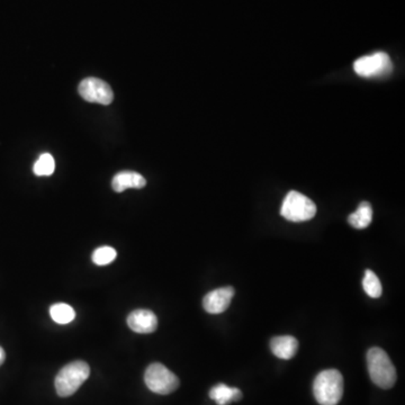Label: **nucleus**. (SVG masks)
Masks as SVG:
<instances>
[{
  "label": "nucleus",
  "mask_w": 405,
  "mask_h": 405,
  "mask_svg": "<svg viewBox=\"0 0 405 405\" xmlns=\"http://www.w3.org/2000/svg\"><path fill=\"white\" fill-rule=\"evenodd\" d=\"M234 296V287H222L210 291L203 300L205 311L210 314H221L228 310Z\"/></svg>",
  "instance_id": "nucleus-8"
},
{
  "label": "nucleus",
  "mask_w": 405,
  "mask_h": 405,
  "mask_svg": "<svg viewBox=\"0 0 405 405\" xmlns=\"http://www.w3.org/2000/svg\"><path fill=\"white\" fill-rule=\"evenodd\" d=\"M54 169H56V161L50 153H43V155H40L36 165L33 167V171L40 177L52 175Z\"/></svg>",
  "instance_id": "nucleus-16"
},
{
  "label": "nucleus",
  "mask_w": 405,
  "mask_h": 405,
  "mask_svg": "<svg viewBox=\"0 0 405 405\" xmlns=\"http://www.w3.org/2000/svg\"><path fill=\"white\" fill-rule=\"evenodd\" d=\"M50 315L58 324L70 323L76 318L75 310L66 303L53 304L50 307Z\"/></svg>",
  "instance_id": "nucleus-14"
},
{
  "label": "nucleus",
  "mask_w": 405,
  "mask_h": 405,
  "mask_svg": "<svg viewBox=\"0 0 405 405\" xmlns=\"http://www.w3.org/2000/svg\"><path fill=\"white\" fill-rule=\"evenodd\" d=\"M91 375V368L87 362L76 360L66 365L58 375L54 385L59 397H68L76 393L79 388L87 381Z\"/></svg>",
  "instance_id": "nucleus-3"
},
{
  "label": "nucleus",
  "mask_w": 405,
  "mask_h": 405,
  "mask_svg": "<svg viewBox=\"0 0 405 405\" xmlns=\"http://www.w3.org/2000/svg\"><path fill=\"white\" fill-rule=\"evenodd\" d=\"M353 69L358 76L364 78H379L391 72L393 64L386 53L377 52L357 59L353 62Z\"/></svg>",
  "instance_id": "nucleus-6"
},
{
  "label": "nucleus",
  "mask_w": 405,
  "mask_h": 405,
  "mask_svg": "<svg viewBox=\"0 0 405 405\" xmlns=\"http://www.w3.org/2000/svg\"><path fill=\"white\" fill-rule=\"evenodd\" d=\"M372 221H373V208L368 201L360 203L357 211L350 214L348 217L349 224L358 230L368 228Z\"/></svg>",
  "instance_id": "nucleus-13"
},
{
  "label": "nucleus",
  "mask_w": 405,
  "mask_h": 405,
  "mask_svg": "<svg viewBox=\"0 0 405 405\" xmlns=\"http://www.w3.org/2000/svg\"><path fill=\"white\" fill-rule=\"evenodd\" d=\"M370 379L383 390L392 388L397 382V370L388 353L381 348H370L367 353Z\"/></svg>",
  "instance_id": "nucleus-2"
},
{
  "label": "nucleus",
  "mask_w": 405,
  "mask_h": 405,
  "mask_svg": "<svg viewBox=\"0 0 405 405\" xmlns=\"http://www.w3.org/2000/svg\"><path fill=\"white\" fill-rule=\"evenodd\" d=\"M5 358H6V353L3 351V348L0 347V366L5 362Z\"/></svg>",
  "instance_id": "nucleus-18"
},
{
  "label": "nucleus",
  "mask_w": 405,
  "mask_h": 405,
  "mask_svg": "<svg viewBox=\"0 0 405 405\" xmlns=\"http://www.w3.org/2000/svg\"><path fill=\"white\" fill-rule=\"evenodd\" d=\"M280 214L291 222L309 221L316 214V205L303 194L291 190L284 199Z\"/></svg>",
  "instance_id": "nucleus-4"
},
{
  "label": "nucleus",
  "mask_w": 405,
  "mask_h": 405,
  "mask_svg": "<svg viewBox=\"0 0 405 405\" xmlns=\"http://www.w3.org/2000/svg\"><path fill=\"white\" fill-rule=\"evenodd\" d=\"M362 287L366 294L372 298H381L383 293L382 284L379 282L377 275L374 271L367 269L362 280Z\"/></svg>",
  "instance_id": "nucleus-15"
},
{
  "label": "nucleus",
  "mask_w": 405,
  "mask_h": 405,
  "mask_svg": "<svg viewBox=\"0 0 405 405\" xmlns=\"http://www.w3.org/2000/svg\"><path fill=\"white\" fill-rule=\"evenodd\" d=\"M128 324L137 333H155L158 328L157 315L149 310H135L128 315Z\"/></svg>",
  "instance_id": "nucleus-9"
},
{
  "label": "nucleus",
  "mask_w": 405,
  "mask_h": 405,
  "mask_svg": "<svg viewBox=\"0 0 405 405\" xmlns=\"http://www.w3.org/2000/svg\"><path fill=\"white\" fill-rule=\"evenodd\" d=\"M270 349L277 358L289 360L298 353V339L291 337V335L275 337V338L271 339Z\"/></svg>",
  "instance_id": "nucleus-10"
},
{
  "label": "nucleus",
  "mask_w": 405,
  "mask_h": 405,
  "mask_svg": "<svg viewBox=\"0 0 405 405\" xmlns=\"http://www.w3.org/2000/svg\"><path fill=\"white\" fill-rule=\"evenodd\" d=\"M117 252L114 248L112 247H100L93 251V261L97 266H106L114 261L116 258Z\"/></svg>",
  "instance_id": "nucleus-17"
},
{
  "label": "nucleus",
  "mask_w": 405,
  "mask_h": 405,
  "mask_svg": "<svg viewBox=\"0 0 405 405\" xmlns=\"http://www.w3.org/2000/svg\"><path fill=\"white\" fill-rule=\"evenodd\" d=\"M211 399L217 405H228L231 402H238L242 399V392L239 388H230L228 385L217 384L211 388Z\"/></svg>",
  "instance_id": "nucleus-12"
},
{
  "label": "nucleus",
  "mask_w": 405,
  "mask_h": 405,
  "mask_svg": "<svg viewBox=\"0 0 405 405\" xmlns=\"http://www.w3.org/2000/svg\"><path fill=\"white\" fill-rule=\"evenodd\" d=\"M79 95L89 102L109 105L114 100L111 86L102 79L86 78L78 87Z\"/></svg>",
  "instance_id": "nucleus-7"
},
{
  "label": "nucleus",
  "mask_w": 405,
  "mask_h": 405,
  "mask_svg": "<svg viewBox=\"0 0 405 405\" xmlns=\"http://www.w3.org/2000/svg\"><path fill=\"white\" fill-rule=\"evenodd\" d=\"M144 382L153 393L167 395L179 388V379L166 366L159 362L150 365L144 374Z\"/></svg>",
  "instance_id": "nucleus-5"
},
{
  "label": "nucleus",
  "mask_w": 405,
  "mask_h": 405,
  "mask_svg": "<svg viewBox=\"0 0 405 405\" xmlns=\"http://www.w3.org/2000/svg\"><path fill=\"white\" fill-rule=\"evenodd\" d=\"M313 393L320 405H337L344 395V377L337 369L321 372L313 383Z\"/></svg>",
  "instance_id": "nucleus-1"
},
{
  "label": "nucleus",
  "mask_w": 405,
  "mask_h": 405,
  "mask_svg": "<svg viewBox=\"0 0 405 405\" xmlns=\"http://www.w3.org/2000/svg\"><path fill=\"white\" fill-rule=\"evenodd\" d=\"M146 178L135 171H121L113 178L112 187L117 192H122L128 188L141 190L146 186Z\"/></svg>",
  "instance_id": "nucleus-11"
}]
</instances>
